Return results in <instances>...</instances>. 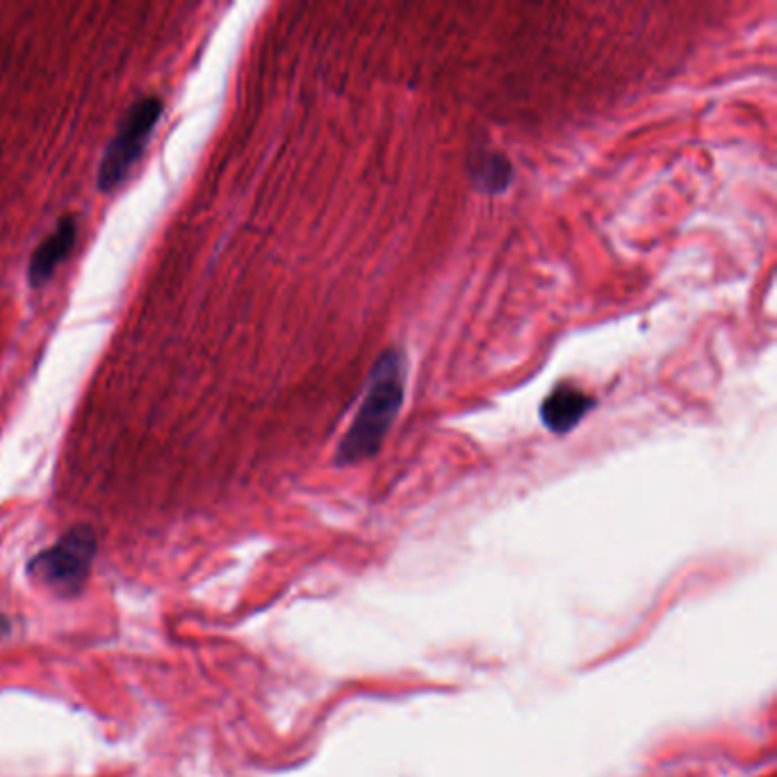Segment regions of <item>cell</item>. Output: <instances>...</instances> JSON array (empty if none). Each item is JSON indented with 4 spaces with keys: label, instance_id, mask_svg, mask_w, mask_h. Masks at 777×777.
Here are the masks:
<instances>
[{
    "label": "cell",
    "instance_id": "cell-1",
    "mask_svg": "<svg viewBox=\"0 0 777 777\" xmlns=\"http://www.w3.org/2000/svg\"><path fill=\"white\" fill-rule=\"evenodd\" d=\"M407 369V356L395 347L386 350L374 363L363 404L335 454L340 466H354L379 454L388 431L404 407Z\"/></svg>",
    "mask_w": 777,
    "mask_h": 777
},
{
    "label": "cell",
    "instance_id": "cell-2",
    "mask_svg": "<svg viewBox=\"0 0 777 777\" xmlns=\"http://www.w3.org/2000/svg\"><path fill=\"white\" fill-rule=\"evenodd\" d=\"M162 117V101L158 96H144L133 103L122 119L117 133L110 139L101 158L96 185L101 192L117 190L130 174V169L141 158L144 149Z\"/></svg>",
    "mask_w": 777,
    "mask_h": 777
},
{
    "label": "cell",
    "instance_id": "cell-6",
    "mask_svg": "<svg viewBox=\"0 0 777 777\" xmlns=\"http://www.w3.org/2000/svg\"><path fill=\"white\" fill-rule=\"evenodd\" d=\"M470 176L477 190L485 194H500L513 181V167L506 156L485 149L472 158Z\"/></svg>",
    "mask_w": 777,
    "mask_h": 777
},
{
    "label": "cell",
    "instance_id": "cell-4",
    "mask_svg": "<svg viewBox=\"0 0 777 777\" xmlns=\"http://www.w3.org/2000/svg\"><path fill=\"white\" fill-rule=\"evenodd\" d=\"M76 240L78 224L73 217H65L33 251L31 263H27V283H31V287L39 290L53 278L55 270L67 261V255L76 247Z\"/></svg>",
    "mask_w": 777,
    "mask_h": 777
},
{
    "label": "cell",
    "instance_id": "cell-5",
    "mask_svg": "<svg viewBox=\"0 0 777 777\" xmlns=\"http://www.w3.org/2000/svg\"><path fill=\"white\" fill-rule=\"evenodd\" d=\"M595 407V399L572 384L557 386L540 407V420L552 434H568Z\"/></svg>",
    "mask_w": 777,
    "mask_h": 777
},
{
    "label": "cell",
    "instance_id": "cell-3",
    "mask_svg": "<svg viewBox=\"0 0 777 777\" xmlns=\"http://www.w3.org/2000/svg\"><path fill=\"white\" fill-rule=\"evenodd\" d=\"M96 548L94 529L78 525L31 561V574L57 595H76L90 578Z\"/></svg>",
    "mask_w": 777,
    "mask_h": 777
}]
</instances>
